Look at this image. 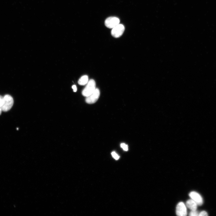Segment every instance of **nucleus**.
Wrapping results in <instances>:
<instances>
[{"instance_id":"1a4fd4ad","label":"nucleus","mask_w":216,"mask_h":216,"mask_svg":"<svg viewBox=\"0 0 216 216\" xmlns=\"http://www.w3.org/2000/svg\"><path fill=\"white\" fill-rule=\"evenodd\" d=\"M88 76L86 75L82 76L78 81V83L80 85L83 86L86 85L88 82Z\"/></svg>"},{"instance_id":"6e6552de","label":"nucleus","mask_w":216,"mask_h":216,"mask_svg":"<svg viewBox=\"0 0 216 216\" xmlns=\"http://www.w3.org/2000/svg\"><path fill=\"white\" fill-rule=\"evenodd\" d=\"M186 205L191 211H195L196 210L198 205L194 201L190 199L187 201Z\"/></svg>"},{"instance_id":"f257e3e1","label":"nucleus","mask_w":216,"mask_h":216,"mask_svg":"<svg viewBox=\"0 0 216 216\" xmlns=\"http://www.w3.org/2000/svg\"><path fill=\"white\" fill-rule=\"evenodd\" d=\"M96 83L93 79L90 80L82 92V95L87 97L91 94L96 89Z\"/></svg>"},{"instance_id":"ddd939ff","label":"nucleus","mask_w":216,"mask_h":216,"mask_svg":"<svg viewBox=\"0 0 216 216\" xmlns=\"http://www.w3.org/2000/svg\"><path fill=\"white\" fill-rule=\"evenodd\" d=\"M4 102V97L0 95V108L3 105Z\"/></svg>"},{"instance_id":"0eeeda50","label":"nucleus","mask_w":216,"mask_h":216,"mask_svg":"<svg viewBox=\"0 0 216 216\" xmlns=\"http://www.w3.org/2000/svg\"><path fill=\"white\" fill-rule=\"evenodd\" d=\"M189 196L198 205L201 206L203 204V199L200 195L197 192L194 191H192L189 193Z\"/></svg>"},{"instance_id":"4468645a","label":"nucleus","mask_w":216,"mask_h":216,"mask_svg":"<svg viewBox=\"0 0 216 216\" xmlns=\"http://www.w3.org/2000/svg\"><path fill=\"white\" fill-rule=\"evenodd\" d=\"M208 214L207 213V212L205 211H203L200 212L199 214V216H208Z\"/></svg>"},{"instance_id":"7ed1b4c3","label":"nucleus","mask_w":216,"mask_h":216,"mask_svg":"<svg viewBox=\"0 0 216 216\" xmlns=\"http://www.w3.org/2000/svg\"><path fill=\"white\" fill-rule=\"evenodd\" d=\"M100 92L99 89L96 88L94 91L88 96L86 97V102L89 104H92L97 101L99 98Z\"/></svg>"},{"instance_id":"9b49d317","label":"nucleus","mask_w":216,"mask_h":216,"mask_svg":"<svg viewBox=\"0 0 216 216\" xmlns=\"http://www.w3.org/2000/svg\"><path fill=\"white\" fill-rule=\"evenodd\" d=\"M121 147L125 151H127L128 150V147L127 145L125 143H122L120 145Z\"/></svg>"},{"instance_id":"39448f33","label":"nucleus","mask_w":216,"mask_h":216,"mask_svg":"<svg viewBox=\"0 0 216 216\" xmlns=\"http://www.w3.org/2000/svg\"><path fill=\"white\" fill-rule=\"evenodd\" d=\"M120 20L117 17L111 16L107 18L105 20V24L107 28H112L119 24Z\"/></svg>"},{"instance_id":"f03ea898","label":"nucleus","mask_w":216,"mask_h":216,"mask_svg":"<svg viewBox=\"0 0 216 216\" xmlns=\"http://www.w3.org/2000/svg\"><path fill=\"white\" fill-rule=\"evenodd\" d=\"M4 103L0 108L2 111L7 112L12 107L14 104V100L13 98L10 95L6 94L4 97Z\"/></svg>"},{"instance_id":"20e7f679","label":"nucleus","mask_w":216,"mask_h":216,"mask_svg":"<svg viewBox=\"0 0 216 216\" xmlns=\"http://www.w3.org/2000/svg\"><path fill=\"white\" fill-rule=\"evenodd\" d=\"M124 29V26L119 24L112 28L111 32V35L114 38H119L122 35Z\"/></svg>"},{"instance_id":"f8f14e48","label":"nucleus","mask_w":216,"mask_h":216,"mask_svg":"<svg viewBox=\"0 0 216 216\" xmlns=\"http://www.w3.org/2000/svg\"><path fill=\"white\" fill-rule=\"evenodd\" d=\"M111 154L113 157L116 160H118L119 158V156L115 152H112Z\"/></svg>"},{"instance_id":"2eb2a0df","label":"nucleus","mask_w":216,"mask_h":216,"mask_svg":"<svg viewBox=\"0 0 216 216\" xmlns=\"http://www.w3.org/2000/svg\"><path fill=\"white\" fill-rule=\"evenodd\" d=\"M72 88L73 89L74 92H76L77 90L76 86L75 85H74L72 86Z\"/></svg>"},{"instance_id":"dca6fc26","label":"nucleus","mask_w":216,"mask_h":216,"mask_svg":"<svg viewBox=\"0 0 216 216\" xmlns=\"http://www.w3.org/2000/svg\"><path fill=\"white\" fill-rule=\"evenodd\" d=\"M2 110L0 108V115L2 113Z\"/></svg>"},{"instance_id":"9d476101","label":"nucleus","mask_w":216,"mask_h":216,"mask_svg":"<svg viewBox=\"0 0 216 216\" xmlns=\"http://www.w3.org/2000/svg\"><path fill=\"white\" fill-rule=\"evenodd\" d=\"M199 213L196 211H191L189 213V215L190 216H199Z\"/></svg>"},{"instance_id":"423d86ee","label":"nucleus","mask_w":216,"mask_h":216,"mask_svg":"<svg viewBox=\"0 0 216 216\" xmlns=\"http://www.w3.org/2000/svg\"><path fill=\"white\" fill-rule=\"evenodd\" d=\"M176 213L179 216H186L187 215L186 206L182 202H179L176 207Z\"/></svg>"}]
</instances>
